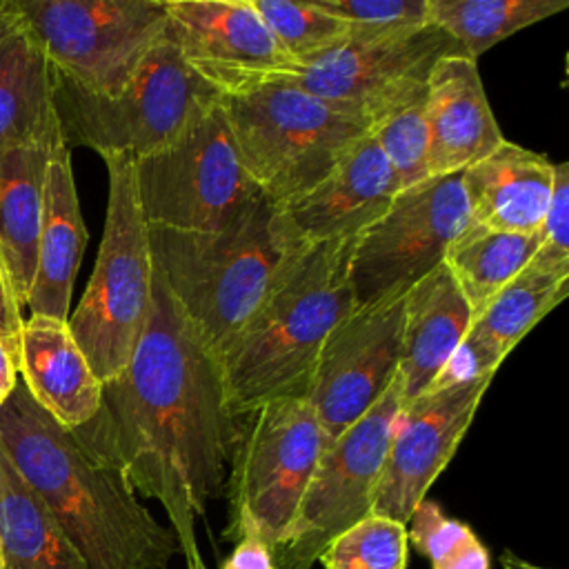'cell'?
<instances>
[{
	"mask_svg": "<svg viewBox=\"0 0 569 569\" xmlns=\"http://www.w3.org/2000/svg\"><path fill=\"white\" fill-rule=\"evenodd\" d=\"M51 149L31 144L0 151V258L20 307H27L36 276Z\"/></svg>",
	"mask_w": 569,
	"mask_h": 569,
	"instance_id": "cb8c5ba5",
	"label": "cell"
},
{
	"mask_svg": "<svg viewBox=\"0 0 569 569\" xmlns=\"http://www.w3.org/2000/svg\"><path fill=\"white\" fill-rule=\"evenodd\" d=\"M407 527L371 513L336 536L318 556L322 569H407Z\"/></svg>",
	"mask_w": 569,
	"mask_h": 569,
	"instance_id": "4dcf8cb0",
	"label": "cell"
},
{
	"mask_svg": "<svg viewBox=\"0 0 569 569\" xmlns=\"http://www.w3.org/2000/svg\"><path fill=\"white\" fill-rule=\"evenodd\" d=\"M16 369L29 396L67 429L87 425L100 409L102 382L67 320L31 313L22 325Z\"/></svg>",
	"mask_w": 569,
	"mask_h": 569,
	"instance_id": "7402d4cb",
	"label": "cell"
},
{
	"mask_svg": "<svg viewBox=\"0 0 569 569\" xmlns=\"http://www.w3.org/2000/svg\"><path fill=\"white\" fill-rule=\"evenodd\" d=\"M540 233H511L469 222L449 244L442 264L469 305L471 320L533 258Z\"/></svg>",
	"mask_w": 569,
	"mask_h": 569,
	"instance_id": "4316f807",
	"label": "cell"
},
{
	"mask_svg": "<svg viewBox=\"0 0 569 569\" xmlns=\"http://www.w3.org/2000/svg\"><path fill=\"white\" fill-rule=\"evenodd\" d=\"M500 567L502 569H547V567H538V565L516 556L513 551H502L500 553Z\"/></svg>",
	"mask_w": 569,
	"mask_h": 569,
	"instance_id": "74e56055",
	"label": "cell"
},
{
	"mask_svg": "<svg viewBox=\"0 0 569 569\" xmlns=\"http://www.w3.org/2000/svg\"><path fill=\"white\" fill-rule=\"evenodd\" d=\"M136 496L158 500L184 569L204 567L196 520L218 493L238 440L218 358L153 264L151 307L127 367L102 382L96 416L71 429Z\"/></svg>",
	"mask_w": 569,
	"mask_h": 569,
	"instance_id": "6da1fadb",
	"label": "cell"
},
{
	"mask_svg": "<svg viewBox=\"0 0 569 569\" xmlns=\"http://www.w3.org/2000/svg\"><path fill=\"white\" fill-rule=\"evenodd\" d=\"M200 569H209V567H207V565H204V567H200Z\"/></svg>",
	"mask_w": 569,
	"mask_h": 569,
	"instance_id": "f35d334b",
	"label": "cell"
},
{
	"mask_svg": "<svg viewBox=\"0 0 569 569\" xmlns=\"http://www.w3.org/2000/svg\"><path fill=\"white\" fill-rule=\"evenodd\" d=\"M467 224L460 173L431 176L398 191L385 213L347 244V278L356 307L407 293L445 260Z\"/></svg>",
	"mask_w": 569,
	"mask_h": 569,
	"instance_id": "7c38bea8",
	"label": "cell"
},
{
	"mask_svg": "<svg viewBox=\"0 0 569 569\" xmlns=\"http://www.w3.org/2000/svg\"><path fill=\"white\" fill-rule=\"evenodd\" d=\"M53 67L13 0H0V151L62 142Z\"/></svg>",
	"mask_w": 569,
	"mask_h": 569,
	"instance_id": "d6986e66",
	"label": "cell"
},
{
	"mask_svg": "<svg viewBox=\"0 0 569 569\" xmlns=\"http://www.w3.org/2000/svg\"><path fill=\"white\" fill-rule=\"evenodd\" d=\"M400 409L396 376L382 398L322 449L296 516L271 551L278 569H311L336 536L373 513Z\"/></svg>",
	"mask_w": 569,
	"mask_h": 569,
	"instance_id": "8fae6325",
	"label": "cell"
},
{
	"mask_svg": "<svg viewBox=\"0 0 569 569\" xmlns=\"http://www.w3.org/2000/svg\"><path fill=\"white\" fill-rule=\"evenodd\" d=\"M18 382V369H16V362L4 345V340L0 338V405L9 398V393L13 391Z\"/></svg>",
	"mask_w": 569,
	"mask_h": 569,
	"instance_id": "8d00e7d4",
	"label": "cell"
},
{
	"mask_svg": "<svg viewBox=\"0 0 569 569\" xmlns=\"http://www.w3.org/2000/svg\"><path fill=\"white\" fill-rule=\"evenodd\" d=\"M451 53L462 49L433 22L382 36L349 33V40L329 56L278 80L318 96L371 129L422 102L431 67Z\"/></svg>",
	"mask_w": 569,
	"mask_h": 569,
	"instance_id": "4fadbf2b",
	"label": "cell"
},
{
	"mask_svg": "<svg viewBox=\"0 0 569 569\" xmlns=\"http://www.w3.org/2000/svg\"><path fill=\"white\" fill-rule=\"evenodd\" d=\"M0 569H89L0 440Z\"/></svg>",
	"mask_w": 569,
	"mask_h": 569,
	"instance_id": "484cf974",
	"label": "cell"
},
{
	"mask_svg": "<svg viewBox=\"0 0 569 569\" xmlns=\"http://www.w3.org/2000/svg\"><path fill=\"white\" fill-rule=\"evenodd\" d=\"M407 542L431 569H491V556L473 529L425 498L407 520Z\"/></svg>",
	"mask_w": 569,
	"mask_h": 569,
	"instance_id": "f546056e",
	"label": "cell"
},
{
	"mask_svg": "<svg viewBox=\"0 0 569 569\" xmlns=\"http://www.w3.org/2000/svg\"><path fill=\"white\" fill-rule=\"evenodd\" d=\"M133 173L149 227L213 231L262 198L240 164L220 100L171 144L133 160Z\"/></svg>",
	"mask_w": 569,
	"mask_h": 569,
	"instance_id": "9c48e42d",
	"label": "cell"
},
{
	"mask_svg": "<svg viewBox=\"0 0 569 569\" xmlns=\"http://www.w3.org/2000/svg\"><path fill=\"white\" fill-rule=\"evenodd\" d=\"M84 247L87 227L76 191L71 149L58 142L47 169L36 276L27 300L31 313L69 320L71 291Z\"/></svg>",
	"mask_w": 569,
	"mask_h": 569,
	"instance_id": "603a6c76",
	"label": "cell"
},
{
	"mask_svg": "<svg viewBox=\"0 0 569 569\" xmlns=\"http://www.w3.org/2000/svg\"><path fill=\"white\" fill-rule=\"evenodd\" d=\"M405 293L353 307L327 336L311 376V402L327 445L365 416L400 369Z\"/></svg>",
	"mask_w": 569,
	"mask_h": 569,
	"instance_id": "5bb4252c",
	"label": "cell"
},
{
	"mask_svg": "<svg viewBox=\"0 0 569 569\" xmlns=\"http://www.w3.org/2000/svg\"><path fill=\"white\" fill-rule=\"evenodd\" d=\"M422 102H416L371 127L373 140L400 180V191L431 178L429 131Z\"/></svg>",
	"mask_w": 569,
	"mask_h": 569,
	"instance_id": "1f68e13d",
	"label": "cell"
},
{
	"mask_svg": "<svg viewBox=\"0 0 569 569\" xmlns=\"http://www.w3.org/2000/svg\"><path fill=\"white\" fill-rule=\"evenodd\" d=\"M164 9L180 58L220 96L293 71L251 0H164Z\"/></svg>",
	"mask_w": 569,
	"mask_h": 569,
	"instance_id": "2e32d148",
	"label": "cell"
},
{
	"mask_svg": "<svg viewBox=\"0 0 569 569\" xmlns=\"http://www.w3.org/2000/svg\"><path fill=\"white\" fill-rule=\"evenodd\" d=\"M469 325V305L442 262L407 289L398 369L402 405L447 376L465 345Z\"/></svg>",
	"mask_w": 569,
	"mask_h": 569,
	"instance_id": "ffe728a7",
	"label": "cell"
},
{
	"mask_svg": "<svg viewBox=\"0 0 569 569\" xmlns=\"http://www.w3.org/2000/svg\"><path fill=\"white\" fill-rule=\"evenodd\" d=\"M220 107L244 173L273 207L318 184L371 131L365 120L287 80L220 96Z\"/></svg>",
	"mask_w": 569,
	"mask_h": 569,
	"instance_id": "5b68a950",
	"label": "cell"
},
{
	"mask_svg": "<svg viewBox=\"0 0 569 569\" xmlns=\"http://www.w3.org/2000/svg\"><path fill=\"white\" fill-rule=\"evenodd\" d=\"M251 416L231 453L224 538L236 545L253 533L273 551L296 516L327 440L305 396L269 400Z\"/></svg>",
	"mask_w": 569,
	"mask_h": 569,
	"instance_id": "ba28073f",
	"label": "cell"
},
{
	"mask_svg": "<svg viewBox=\"0 0 569 569\" xmlns=\"http://www.w3.org/2000/svg\"><path fill=\"white\" fill-rule=\"evenodd\" d=\"M220 569H278L271 549L253 533L242 536Z\"/></svg>",
	"mask_w": 569,
	"mask_h": 569,
	"instance_id": "d590c367",
	"label": "cell"
},
{
	"mask_svg": "<svg viewBox=\"0 0 569 569\" xmlns=\"http://www.w3.org/2000/svg\"><path fill=\"white\" fill-rule=\"evenodd\" d=\"M567 7V0H429V22L478 60L493 44Z\"/></svg>",
	"mask_w": 569,
	"mask_h": 569,
	"instance_id": "83f0119b",
	"label": "cell"
},
{
	"mask_svg": "<svg viewBox=\"0 0 569 569\" xmlns=\"http://www.w3.org/2000/svg\"><path fill=\"white\" fill-rule=\"evenodd\" d=\"M109 198L104 231L89 284L69 316V329L100 382L131 360L151 307L153 258L142 216L133 158L104 156Z\"/></svg>",
	"mask_w": 569,
	"mask_h": 569,
	"instance_id": "52a82bcc",
	"label": "cell"
},
{
	"mask_svg": "<svg viewBox=\"0 0 569 569\" xmlns=\"http://www.w3.org/2000/svg\"><path fill=\"white\" fill-rule=\"evenodd\" d=\"M538 233L540 244L529 264L553 273H569V162L565 160L553 164L551 198Z\"/></svg>",
	"mask_w": 569,
	"mask_h": 569,
	"instance_id": "836d02e7",
	"label": "cell"
},
{
	"mask_svg": "<svg viewBox=\"0 0 569 569\" xmlns=\"http://www.w3.org/2000/svg\"><path fill=\"white\" fill-rule=\"evenodd\" d=\"M349 240L293 249L264 296L216 356L233 418L305 396L331 329L356 307L347 278Z\"/></svg>",
	"mask_w": 569,
	"mask_h": 569,
	"instance_id": "3957f363",
	"label": "cell"
},
{
	"mask_svg": "<svg viewBox=\"0 0 569 569\" xmlns=\"http://www.w3.org/2000/svg\"><path fill=\"white\" fill-rule=\"evenodd\" d=\"M218 100L220 93L184 64L169 29L113 98L87 93L58 73L53 78L62 142L93 149L100 158L156 153Z\"/></svg>",
	"mask_w": 569,
	"mask_h": 569,
	"instance_id": "8992f818",
	"label": "cell"
},
{
	"mask_svg": "<svg viewBox=\"0 0 569 569\" xmlns=\"http://www.w3.org/2000/svg\"><path fill=\"white\" fill-rule=\"evenodd\" d=\"M0 440L89 569H167L180 553L127 480L98 462L16 382L0 405Z\"/></svg>",
	"mask_w": 569,
	"mask_h": 569,
	"instance_id": "7a4b0ae2",
	"label": "cell"
},
{
	"mask_svg": "<svg viewBox=\"0 0 569 569\" xmlns=\"http://www.w3.org/2000/svg\"><path fill=\"white\" fill-rule=\"evenodd\" d=\"M353 36H382L429 24V0H311Z\"/></svg>",
	"mask_w": 569,
	"mask_h": 569,
	"instance_id": "d6a6232c",
	"label": "cell"
},
{
	"mask_svg": "<svg viewBox=\"0 0 569 569\" xmlns=\"http://www.w3.org/2000/svg\"><path fill=\"white\" fill-rule=\"evenodd\" d=\"M493 373L445 376L402 405L385 469L373 496V513L407 525L465 438Z\"/></svg>",
	"mask_w": 569,
	"mask_h": 569,
	"instance_id": "9a60e30c",
	"label": "cell"
},
{
	"mask_svg": "<svg viewBox=\"0 0 569 569\" xmlns=\"http://www.w3.org/2000/svg\"><path fill=\"white\" fill-rule=\"evenodd\" d=\"M251 2L293 71L318 62L349 40V24L318 9L311 0Z\"/></svg>",
	"mask_w": 569,
	"mask_h": 569,
	"instance_id": "f1b7e54d",
	"label": "cell"
},
{
	"mask_svg": "<svg viewBox=\"0 0 569 569\" xmlns=\"http://www.w3.org/2000/svg\"><path fill=\"white\" fill-rule=\"evenodd\" d=\"M398 191L400 180L369 131L318 184L276 207L278 236L287 249L351 240L385 213Z\"/></svg>",
	"mask_w": 569,
	"mask_h": 569,
	"instance_id": "e0dca14e",
	"label": "cell"
},
{
	"mask_svg": "<svg viewBox=\"0 0 569 569\" xmlns=\"http://www.w3.org/2000/svg\"><path fill=\"white\" fill-rule=\"evenodd\" d=\"M422 107L431 176L460 173L505 140L487 100L478 60L465 53L445 56L431 67Z\"/></svg>",
	"mask_w": 569,
	"mask_h": 569,
	"instance_id": "ac0fdd59",
	"label": "cell"
},
{
	"mask_svg": "<svg viewBox=\"0 0 569 569\" xmlns=\"http://www.w3.org/2000/svg\"><path fill=\"white\" fill-rule=\"evenodd\" d=\"M273 211L267 198H258L213 231L149 227L153 264L213 356L244 325L293 251L280 240Z\"/></svg>",
	"mask_w": 569,
	"mask_h": 569,
	"instance_id": "277c9868",
	"label": "cell"
},
{
	"mask_svg": "<svg viewBox=\"0 0 569 569\" xmlns=\"http://www.w3.org/2000/svg\"><path fill=\"white\" fill-rule=\"evenodd\" d=\"M22 307L18 302L13 282L9 278V271L0 258V338L4 340L13 362L18 365L20 353V336H22Z\"/></svg>",
	"mask_w": 569,
	"mask_h": 569,
	"instance_id": "e575fe53",
	"label": "cell"
},
{
	"mask_svg": "<svg viewBox=\"0 0 569 569\" xmlns=\"http://www.w3.org/2000/svg\"><path fill=\"white\" fill-rule=\"evenodd\" d=\"M53 71L113 98L167 33L164 0H13Z\"/></svg>",
	"mask_w": 569,
	"mask_h": 569,
	"instance_id": "30bf717a",
	"label": "cell"
},
{
	"mask_svg": "<svg viewBox=\"0 0 569 569\" xmlns=\"http://www.w3.org/2000/svg\"><path fill=\"white\" fill-rule=\"evenodd\" d=\"M569 291V273H553L527 264L489 305L471 320L462 349L473 373H496L513 347L553 309Z\"/></svg>",
	"mask_w": 569,
	"mask_h": 569,
	"instance_id": "d4e9b609",
	"label": "cell"
},
{
	"mask_svg": "<svg viewBox=\"0 0 569 569\" xmlns=\"http://www.w3.org/2000/svg\"><path fill=\"white\" fill-rule=\"evenodd\" d=\"M553 164L545 153L505 138L491 153L460 171L469 222L538 233L551 198Z\"/></svg>",
	"mask_w": 569,
	"mask_h": 569,
	"instance_id": "44dd1931",
	"label": "cell"
}]
</instances>
